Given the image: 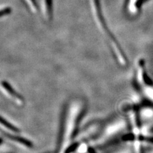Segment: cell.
Returning a JSON list of instances; mask_svg holds the SVG:
<instances>
[{
	"mask_svg": "<svg viewBox=\"0 0 153 153\" xmlns=\"http://www.w3.org/2000/svg\"><path fill=\"white\" fill-rule=\"evenodd\" d=\"M85 109V102L80 98L70 101L65 108L60 140L56 153H68L76 133V128Z\"/></svg>",
	"mask_w": 153,
	"mask_h": 153,
	"instance_id": "1",
	"label": "cell"
},
{
	"mask_svg": "<svg viewBox=\"0 0 153 153\" xmlns=\"http://www.w3.org/2000/svg\"><path fill=\"white\" fill-rule=\"evenodd\" d=\"M93 3V13L94 14L96 21H97L98 26L101 27L102 30H103V32L106 34L111 42V44L112 45L113 49L115 51V53L117 56H119L118 59L120 60L121 63H124V56L122 54V52L121 51L120 47H119L116 40L113 37V35L110 32L107 26H106V23L104 20V18L103 16V14L101 11V7H100V0H92Z\"/></svg>",
	"mask_w": 153,
	"mask_h": 153,
	"instance_id": "2",
	"label": "cell"
},
{
	"mask_svg": "<svg viewBox=\"0 0 153 153\" xmlns=\"http://www.w3.org/2000/svg\"><path fill=\"white\" fill-rule=\"evenodd\" d=\"M0 89L6 97L11 100L19 106H22L25 103V101L21 96L17 93L12 85L8 83L7 81H1L0 83Z\"/></svg>",
	"mask_w": 153,
	"mask_h": 153,
	"instance_id": "3",
	"label": "cell"
},
{
	"mask_svg": "<svg viewBox=\"0 0 153 153\" xmlns=\"http://www.w3.org/2000/svg\"><path fill=\"white\" fill-rule=\"evenodd\" d=\"M0 130L5 132L17 134L19 132V130L16 126L9 123L1 116H0Z\"/></svg>",
	"mask_w": 153,
	"mask_h": 153,
	"instance_id": "4",
	"label": "cell"
},
{
	"mask_svg": "<svg viewBox=\"0 0 153 153\" xmlns=\"http://www.w3.org/2000/svg\"><path fill=\"white\" fill-rule=\"evenodd\" d=\"M124 124L123 122H118L117 123H114L113 124H111L106 129H105L104 132V136L107 137L108 136H111L114 135L115 133L118 132L119 130H121L123 128Z\"/></svg>",
	"mask_w": 153,
	"mask_h": 153,
	"instance_id": "5",
	"label": "cell"
},
{
	"mask_svg": "<svg viewBox=\"0 0 153 153\" xmlns=\"http://www.w3.org/2000/svg\"><path fill=\"white\" fill-rule=\"evenodd\" d=\"M45 17L48 21H51L53 16V0H44Z\"/></svg>",
	"mask_w": 153,
	"mask_h": 153,
	"instance_id": "6",
	"label": "cell"
},
{
	"mask_svg": "<svg viewBox=\"0 0 153 153\" xmlns=\"http://www.w3.org/2000/svg\"><path fill=\"white\" fill-rule=\"evenodd\" d=\"M22 1L27 4V6L31 10V11L32 12H37L38 6L35 0H22Z\"/></svg>",
	"mask_w": 153,
	"mask_h": 153,
	"instance_id": "7",
	"label": "cell"
},
{
	"mask_svg": "<svg viewBox=\"0 0 153 153\" xmlns=\"http://www.w3.org/2000/svg\"><path fill=\"white\" fill-rule=\"evenodd\" d=\"M12 12V9L10 7H4L0 9V17L8 15Z\"/></svg>",
	"mask_w": 153,
	"mask_h": 153,
	"instance_id": "8",
	"label": "cell"
},
{
	"mask_svg": "<svg viewBox=\"0 0 153 153\" xmlns=\"http://www.w3.org/2000/svg\"><path fill=\"white\" fill-rule=\"evenodd\" d=\"M145 93L147 97L149 98L152 101H153V89L152 88H147L145 91Z\"/></svg>",
	"mask_w": 153,
	"mask_h": 153,
	"instance_id": "9",
	"label": "cell"
},
{
	"mask_svg": "<svg viewBox=\"0 0 153 153\" xmlns=\"http://www.w3.org/2000/svg\"><path fill=\"white\" fill-rule=\"evenodd\" d=\"M152 114V112L151 111H150L149 109H148V110H147V111L143 112V115H144V116H147V117L151 116Z\"/></svg>",
	"mask_w": 153,
	"mask_h": 153,
	"instance_id": "10",
	"label": "cell"
}]
</instances>
